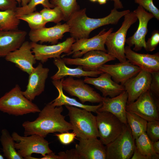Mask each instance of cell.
I'll list each match as a JSON object with an SVG mask.
<instances>
[{"mask_svg":"<svg viewBox=\"0 0 159 159\" xmlns=\"http://www.w3.org/2000/svg\"><path fill=\"white\" fill-rule=\"evenodd\" d=\"M63 110L62 106L55 107L51 102L47 104L39 112L36 119L22 123L24 136L36 134L45 138L50 133L73 130L70 123L67 121L65 116L62 114Z\"/></svg>","mask_w":159,"mask_h":159,"instance_id":"obj_1","label":"cell"},{"mask_svg":"<svg viewBox=\"0 0 159 159\" xmlns=\"http://www.w3.org/2000/svg\"><path fill=\"white\" fill-rule=\"evenodd\" d=\"M86 11V8L76 11L66 21L69 27L71 37L76 40L89 38L91 32L102 26L117 24L122 17L130 12L129 10L118 11L114 8L107 16L95 19L88 17Z\"/></svg>","mask_w":159,"mask_h":159,"instance_id":"obj_2","label":"cell"},{"mask_svg":"<svg viewBox=\"0 0 159 159\" xmlns=\"http://www.w3.org/2000/svg\"><path fill=\"white\" fill-rule=\"evenodd\" d=\"M0 111L19 116L39 113L41 110L36 104L25 97L20 87L17 84L0 98Z\"/></svg>","mask_w":159,"mask_h":159,"instance_id":"obj_3","label":"cell"},{"mask_svg":"<svg viewBox=\"0 0 159 159\" xmlns=\"http://www.w3.org/2000/svg\"><path fill=\"white\" fill-rule=\"evenodd\" d=\"M68 110L73 132L81 138L98 137L96 116L91 112L75 107L65 105Z\"/></svg>","mask_w":159,"mask_h":159,"instance_id":"obj_4","label":"cell"},{"mask_svg":"<svg viewBox=\"0 0 159 159\" xmlns=\"http://www.w3.org/2000/svg\"><path fill=\"white\" fill-rule=\"evenodd\" d=\"M124 16V21L120 27L116 32L110 33L105 42L107 48V53L120 62L127 60L125 53L127 33L131 26L138 20L133 11H130Z\"/></svg>","mask_w":159,"mask_h":159,"instance_id":"obj_5","label":"cell"},{"mask_svg":"<svg viewBox=\"0 0 159 159\" xmlns=\"http://www.w3.org/2000/svg\"><path fill=\"white\" fill-rule=\"evenodd\" d=\"M11 135L16 142L15 143L16 149L23 159H29L33 153L39 154L43 156L52 152L49 146L48 141L44 138L39 135L23 136L14 132Z\"/></svg>","mask_w":159,"mask_h":159,"instance_id":"obj_6","label":"cell"},{"mask_svg":"<svg viewBox=\"0 0 159 159\" xmlns=\"http://www.w3.org/2000/svg\"><path fill=\"white\" fill-rule=\"evenodd\" d=\"M128 124L125 125L122 133L114 140L105 145L106 159H130L135 144Z\"/></svg>","mask_w":159,"mask_h":159,"instance_id":"obj_7","label":"cell"},{"mask_svg":"<svg viewBox=\"0 0 159 159\" xmlns=\"http://www.w3.org/2000/svg\"><path fill=\"white\" fill-rule=\"evenodd\" d=\"M96 113L98 137L106 145L122 133L125 124L110 112L97 111Z\"/></svg>","mask_w":159,"mask_h":159,"instance_id":"obj_8","label":"cell"},{"mask_svg":"<svg viewBox=\"0 0 159 159\" xmlns=\"http://www.w3.org/2000/svg\"><path fill=\"white\" fill-rule=\"evenodd\" d=\"M159 104L158 99L149 90L134 102L127 104L126 110L135 113L147 122L159 120Z\"/></svg>","mask_w":159,"mask_h":159,"instance_id":"obj_9","label":"cell"},{"mask_svg":"<svg viewBox=\"0 0 159 159\" xmlns=\"http://www.w3.org/2000/svg\"><path fill=\"white\" fill-rule=\"evenodd\" d=\"M62 79L63 90L69 95L77 97L82 104L86 102L100 103L102 102L103 97L95 91L82 79H74L69 77Z\"/></svg>","mask_w":159,"mask_h":159,"instance_id":"obj_10","label":"cell"},{"mask_svg":"<svg viewBox=\"0 0 159 159\" xmlns=\"http://www.w3.org/2000/svg\"><path fill=\"white\" fill-rule=\"evenodd\" d=\"M113 29L110 28L107 31L103 29L97 35L90 38H81L76 40L72 44L70 52L62 55L63 58L66 56L72 55V58L80 57L85 54L92 50H100L107 52L105 42L107 37L112 32Z\"/></svg>","mask_w":159,"mask_h":159,"instance_id":"obj_11","label":"cell"},{"mask_svg":"<svg viewBox=\"0 0 159 159\" xmlns=\"http://www.w3.org/2000/svg\"><path fill=\"white\" fill-rule=\"evenodd\" d=\"M76 40L73 37L68 38L64 41L51 45H43L31 42L32 50L37 60L42 63L47 62L49 59L59 58L63 53H69L72 44Z\"/></svg>","mask_w":159,"mask_h":159,"instance_id":"obj_12","label":"cell"},{"mask_svg":"<svg viewBox=\"0 0 159 159\" xmlns=\"http://www.w3.org/2000/svg\"><path fill=\"white\" fill-rule=\"evenodd\" d=\"M62 58L66 64L80 66L84 70L87 71L99 70L102 65L116 59L107 52L97 50L88 52L82 57Z\"/></svg>","mask_w":159,"mask_h":159,"instance_id":"obj_13","label":"cell"},{"mask_svg":"<svg viewBox=\"0 0 159 159\" xmlns=\"http://www.w3.org/2000/svg\"><path fill=\"white\" fill-rule=\"evenodd\" d=\"M139 20L137 29L134 34L126 39V42L130 47L134 46L135 52L145 48V37L148 32V24L149 21L154 18L153 15L139 5L133 11Z\"/></svg>","mask_w":159,"mask_h":159,"instance_id":"obj_14","label":"cell"},{"mask_svg":"<svg viewBox=\"0 0 159 159\" xmlns=\"http://www.w3.org/2000/svg\"><path fill=\"white\" fill-rule=\"evenodd\" d=\"M32 48L31 42L25 41L19 48L7 55L5 59L29 74L34 69L33 65L37 61Z\"/></svg>","mask_w":159,"mask_h":159,"instance_id":"obj_15","label":"cell"},{"mask_svg":"<svg viewBox=\"0 0 159 159\" xmlns=\"http://www.w3.org/2000/svg\"><path fill=\"white\" fill-rule=\"evenodd\" d=\"M74 149L78 159H106V146L97 137L79 138Z\"/></svg>","mask_w":159,"mask_h":159,"instance_id":"obj_16","label":"cell"},{"mask_svg":"<svg viewBox=\"0 0 159 159\" xmlns=\"http://www.w3.org/2000/svg\"><path fill=\"white\" fill-rule=\"evenodd\" d=\"M49 71L40 62L29 74L28 81L26 90L23 94L31 101L41 94L45 89V84Z\"/></svg>","mask_w":159,"mask_h":159,"instance_id":"obj_17","label":"cell"},{"mask_svg":"<svg viewBox=\"0 0 159 159\" xmlns=\"http://www.w3.org/2000/svg\"><path fill=\"white\" fill-rule=\"evenodd\" d=\"M151 79L150 73L141 69L125 83L123 85L128 95L127 104L134 102L143 93L149 90Z\"/></svg>","mask_w":159,"mask_h":159,"instance_id":"obj_18","label":"cell"},{"mask_svg":"<svg viewBox=\"0 0 159 159\" xmlns=\"http://www.w3.org/2000/svg\"><path fill=\"white\" fill-rule=\"evenodd\" d=\"M141 70L127 60L113 64H104L99 70L108 74L116 82L123 85L129 79L136 75Z\"/></svg>","mask_w":159,"mask_h":159,"instance_id":"obj_19","label":"cell"},{"mask_svg":"<svg viewBox=\"0 0 159 159\" xmlns=\"http://www.w3.org/2000/svg\"><path fill=\"white\" fill-rule=\"evenodd\" d=\"M69 31V26L66 23L62 24L59 23L52 27L31 30L29 36L31 42H48L54 44H57L59 39H62L65 33Z\"/></svg>","mask_w":159,"mask_h":159,"instance_id":"obj_20","label":"cell"},{"mask_svg":"<svg viewBox=\"0 0 159 159\" xmlns=\"http://www.w3.org/2000/svg\"><path fill=\"white\" fill-rule=\"evenodd\" d=\"M83 80L85 83L93 85L104 97H113L125 90L123 85L114 81L110 75L105 72H102L95 77H85Z\"/></svg>","mask_w":159,"mask_h":159,"instance_id":"obj_21","label":"cell"},{"mask_svg":"<svg viewBox=\"0 0 159 159\" xmlns=\"http://www.w3.org/2000/svg\"><path fill=\"white\" fill-rule=\"evenodd\" d=\"M125 53L127 60L141 69L151 73L159 71V53L141 54L132 50L131 47H125Z\"/></svg>","mask_w":159,"mask_h":159,"instance_id":"obj_22","label":"cell"},{"mask_svg":"<svg viewBox=\"0 0 159 159\" xmlns=\"http://www.w3.org/2000/svg\"><path fill=\"white\" fill-rule=\"evenodd\" d=\"M127 99L128 95L125 90L113 97H103L102 105L97 111L110 112L126 125V106Z\"/></svg>","mask_w":159,"mask_h":159,"instance_id":"obj_23","label":"cell"},{"mask_svg":"<svg viewBox=\"0 0 159 159\" xmlns=\"http://www.w3.org/2000/svg\"><path fill=\"white\" fill-rule=\"evenodd\" d=\"M27 32L18 29L3 30L0 29V57H5L19 48L25 41Z\"/></svg>","mask_w":159,"mask_h":159,"instance_id":"obj_24","label":"cell"},{"mask_svg":"<svg viewBox=\"0 0 159 159\" xmlns=\"http://www.w3.org/2000/svg\"><path fill=\"white\" fill-rule=\"evenodd\" d=\"M54 64L58 69L57 72L51 77L52 80H60L67 76L78 78L82 77H97L103 72L100 70L87 71L84 70L80 66L75 68L67 67L61 57L54 58Z\"/></svg>","mask_w":159,"mask_h":159,"instance_id":"obj_25","label":"cell"},{"mask_svg":"<svg viewBox=\"0 0 159 159\" xmlns=\"http://www.w3.org/2000/svg\"><path fill=\"white\" fill-rule=\"evenodd\" d=\"M52 83L58 92L57 97L51 102L55 107L69 105L85 109L88 111L96 113L98 109L102 105V102L95 105H85L80 103L75 99L71 98L65 95L63 92L62 84V79L52 80Z\"/></svg>","mask_w":159,"mask_h":159,"instance_id":"obj_26","label":"cell"},{"mask_svg":"<svg viewBox=\"0 0 159 159\" xmlns=\"http://www.w3.org/2000/svg\"><path fill=\"white\" fill-rule=\"evenodd\" d=\"M1 133L0 141L4 157L7 159H23L16 149L15 142L8 130L4 129Z\"/></svg>","mask_w":159,"mask_h":159,"instance_id":"obj_27","label":"cell"},{"mask_svg":"<svg viewBox=\"0 0 159 159\" xmlns=\"http://www.w3.org/2000/svg\"><path fill=\"white\" fill-rule=\"evenodd\" d=\"M127 123L135 140L143 133L145 132L147 121L133 112L126 111Z\"/></svg>","mask_w":159,"mask_h":159,"instance_id":"obj_28","label":"cell"},{"mask_svg":"<svg viewBox=\"0 0 159 159\" xmlns=\"http://www.w3.org/2000/svg\"><path fill=\"white\" fill-rule=\"evenodd\" d=\"M136 147L142 155L150 159H158L159 154L154 151L152 143L145 132H144L135 139Z\"/></svg>","mask_w":159,"mask_h":159,"instance_id":"obj_29","label":"cell"},{"mask_svg":"<svg viewBox=\"0 0 159 159\" xmlns=\"http://www.w3.org/2000/svg\"><path fill=\"white\" fill-rule=\"evenodd\" d=\"M20 22L15 10H0V29L7 31L18 29Z\"/></svg>","mask_w":159,"mask_h":159,"instance_id":"obj_30","label":"cell"},{"mask_svg":"<svg viewBox=\"0 0 159 159\" xmlns=\"http://www.w3.org/2000/svg\"><path fill=\"white\" fill-rule=\"evenodd\" d=\"M50 3L54 6H58L62 10L64 21H67L75 12L80 10L77 0H50Z\"/></svg>","mask_w":159,"mask_h":159,"instance_id":"obj_31","label":"cell"},{"mask_svg":"<svg viewBox=\"0 0 159 159\" xmlns=\"http://www.w3.org/2000/svg\"><path fill=\"white\" fill-rule=\"evenodd\" d=\"M26 22L31 30H35L45 27L47 23L43 19L39 12L34 11L28 14L23 15L18 17Z\"/></svg>","mask_w":159,"mask_h":159,"instance_id":"obj_32","label":"cell"},{"mask_svg":"<svg viewBox=\"0 0 159 159\" xmlns=\"http://www.w3.org/2000/svg\"><path fill=\"white\" fill-rule=\"evenodd\" d=\"M39 4L42 5L44 8H52L54 6L49 0H31L26 6L17 7L15 11L17 17L20 16L34 12L36 6Z\"/></svg>","mask_w":159,"mask_h":159,"instance_id":"obj_33","label":"cell"},{"mask_svg":"<svg viewBox=\"0 0 159 159\" xmlns=\"http://www.w3.org/2000/svg\"><path fill=\"white\" fill-rule=\"evenodd\" d=\"M39 12L47 23L53 22L58 24L62 20L64 21L62 11L58 6H55L52 8H44Z\"/></svg>","mask_w":159,"mask_h":159,"instance_id":"obj_34","label":"cell"},{"mask_svg":"<svg viewBox=\"0 0 159 159\" xmlns=\"http://www.w3.org/2000/svg\"><path fill=\"white\" fill-rule=\"evenodd\" d=\"M145 132L152 143L159 140V120L147 122Z\"/></svg>","mask_w":159,"mask_h":159,"instance_id":"obj_35","label":"cell"},{"mask_svg":"<svg viewBox=\"0 0 159 159\" xmlns=\"http://www.w3.org/2000/svg\"><path fill=\"white\" fill-rule=\"evenodd\" d=\"M134 1L159 20V10L154 4L153 0H134Z\"/></svg>","mask_w":159,"mask_h":159,"instance_id":"obj_36","label":"cell"},{"mask_svg":"<svg viewBox=\"0 0 159 159\" xmlns=\"http://www.w3.org/2000/svg\"><path fill=\"white\" fill-rule=\"evenodd\" d=\"M159 43V32L155 30L152 33L151 37L145 43V50L152 52L155 50Z\"/></svg>","mask_w":159,"mask_h":159,"instance_id":"obj_37","label":"cell"},{"mask_svg":"<svg viewBox=\"0 0 159 159\" xmlns=\"http://www.w3.org/2000/svg\"><path fill=\"white\" fill-rule=\"evenodd\" d=\"M152 79L149 90L156 98L159 97V71L151 73Z\"/></svg>","mask_w":159,"mask_h":159,"instance_id":"obj_38","label":"cell"},{"mask_svg":"<svg viewBox=\"0 0 159 159\" xmlns=\"http://www.w3.org/2000/svg\"><path fill=\"white\" fill-rule=\"evenodd\" d=\"M55 135L57 137L61 143L64 145L70 144L73 142L76 136L74 132H68L56 134Z\"/></svg>","mask_w":159,"mask_h":159,"instance_id":"obj_39","label":"cell"},{"mask_svg":"<svg viewBox=\"0 0 159 159\" xmlns=\"http://www.w3.org/2000/svg\"><path fill=\"white\" fill-rule=\"evenodd\" d=\"M17 2L15 0H0V10H15Z\"/></svg>","mask_w":159,"mask_h":159,"instance_id":"obj_40","label":"cell"},{"mask_svg":"<svg viewBox=\"0 0 159 159\" xmlns=\"http://www.w3.org/2000/svg\"><path fill=\"white\" fill-rule=\"evenodd\" d=\"M131 159H150L149 158L141 154L135 147Z\"/></svg>","mask_w":159,"mask_h":159,"instance_id":"obj_41","label":"cell"},{"mask_svg":"<svg viewBox=\"0 0 159 159\" xmlns=\"http://www.w3.org/2000/svg\"><path fill=\"white\" fill-rule=\"evenodd\" d=\"M39 159H61L59 155H56L52 152L46 154L43 156Z\"/></svg>","mask_w":159,"mask_h":159,"instance_id":"obj_42","label":"cell"},{"mask_svg":"<svg viewBox=\"0 0 159 159\" xmlns=\"http://www.w3.org/2000/svg\"><path fill=\"white\" fill-rule=\"evenodd\" d=\"M113 1L114 3V8L116 9H121L123 8V5L120 0H107Z\"/></svg>","mask_w":159,"mask_h":159,"instance_id":"obj_43","label":"cell"},{"mask_svg":"<svg viewBox=\"0 0 159 159\" xmlns=\"http://www.w3.org/2000/svg\"><path fill=\"white\" fill-rule=\"evenodd\" d=\"M152 146L154 151L155 153L159 154V141L152 143Z\"/></svg>","mask_w":159,"mask_h":159,"instance_id":"obj_44","label":"cell"},{"mask_svg":"<svg viewBox=\"0 0 159 159\" xmlns=\"http://www.w3.org/2000/svg\"><path fill=\"white\" fill-rule=\"evenodd\" d=\"M19 4H21V6H26L30 2L31 0H15Z\"/></svg>","mask_w":159,"mask_h":159,"instance_id":"obj_45","label":"cell"},{"mask_svg":"<svg viewBox=\"0 0 159 159\" xmlns=\"http://www.w3.org/2000/svg\"><path fill=\"white\" fill-rule=\"evenodd\" d=\"M107 0H97V1L100 5L105 4Z\"/></svg>","mask_w":159,"mask_h":159,"instance_id":"obj_46","label":"cell"},{"mask_svg":"<svg viewBox=\"0 0 159 159\" xmlns=\"http://www.w3.org/2000/svg\"><path fill=\"white\" fill-rule=\"evenodd\" d=\"M4 156L2 155L0 153V159H4Z\"/></svg>","mask_w":159,"mask_h":159,"instance_id":"obj_47","label":"cell"},{"mask_svg":"<svg viewBox=\"0 0 159 159\" xmlns=\"http://www.w3.org/2000/svg\"><path fill=\"white\" fill-rule=\"evenodd\" d=\"M89 0L92 2H95L97 1V0Z\"/></svg>","mask_w":159,"mask_h":159,"instance_id":"obj_48","label":"cell"}]
</instances>
